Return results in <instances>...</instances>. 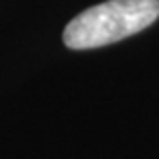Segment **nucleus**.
I'll return each mask as SVG.
<instances>
[{"label":"nucleus","mask_w":159,"mask_h":159,"mask_svg":"<svg viewBox=\"0 0 159 159\" xmlns=\"http://www.w3.org/2000/svg\"><path fill=\"white\" fill-rule=\"evenodd\" d=\"M157 17L159 0H107L77 15L62 37L70 50L101 48L147 29Z\"/></svg>","instance_id":"f257e3e1"}]
</instances>
